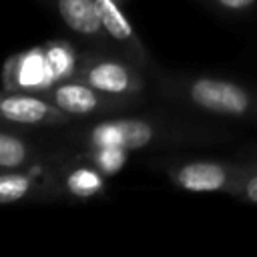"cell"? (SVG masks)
<instances>
[{
  "label": "cell",
  "instance_id": "cell-4",
  "mask_svg": "<svg viewBox=\"0 0 257 257\" xmlns=\"http://www.w3.org/2000/svg\"><path fill=\"white\" fill-rule=\"evenodd\" d=\"M62 20L80 34H96L102 28L96 0H58Z\"/></svg>",
  "mask_w": 257,
  "mask_h": 257
},
{
  "label": "cell",
  "instance_id": "cell-1",
  "mask_svg": "<svg viewBox=\"0 0 257 257\" xmlns=\"http://www.w3.org/2000/svg\"><path fill=\"white\" fill-rule=\"evenodd\" d=\"M191 98L199 106L221 114H243L249 106V96L243 88L227 80L201 78L191 86Z\"/></svg>",
  "mask_w": 257,
  "mask_h": 257
},
{
  "label": "cell",
  "instance_id": "cell-15",
  "mask_svg": "<svg viewBox=\"0 0 257 257\" xmlns=\"http://www.w3.org/2000/svg\"><path fill=\"white\" fill-rule=\"evenodd\" d=\"M225 8H233V10H241V8H245V6H249V4H253L255 0H219Z\"/></svg>",
  "mask_w": 257,
  "mask_h": 257
},
{
  "label": "cell",
  "instance_id": "cell-6",
  "mask_svg": "<svg viewBox=\"0 0 257 257\" xmlns=\"http://www.w3.org/2000/svg\"><path fill=\"white\" fill-rule=\"evenodd\" d=\"M128 70L116 62H100L88 72V82L96 90L118 94L128 88Z\"/></svg>",
  "mask_w": 257,
  "mask_h": 257
},
{
  "label": "cell",
  "instance_id": "cell-10",
  "mask_svg": "<svg viewBox=\"0 0 257 257\" xmlns=\"http://www.w3.org/2000/svg\"><path fill=\"white\" fill-rule=\"evenodd\" d=\"M66 185H68V189H70L74 195L86 197V195H94L96 191H100L102 179H100L98 173H94V171H90V169H78V171L70 173Z\"/></svg>",
  "mask_w": 257,
  "mask_h": 257
},
{
  "label": "cell",
  "instance_id": "cell-3",
  "mask_svg": "<svg viewBox=\"0 0 257 257\" xmlns=\"http://www.w3.org/2000/svg\"><path fill=\"white\" fill-rule=\"evenodd\" d=\"M177 181L187 191L209 193L217 191L225 185L227 173L223 167L215 163H189L177 173Z\"/></svg>",
  "mask_w": 257,
  "mask_h": 257
},
{
  "label": "cell",
  "instance_id": "cell-13",
  "mask_svg": "<svg viewBox=\"0 0 257 257\" xmlns=\"http://www.w3.org/2000/svg\"><path fill=\"white\" fill-rule=\"evenodd\" d=\"M46 64L50 72V80H56L64 76L72 66V56L64 46H54L46 52Z\"/></svg>",
  "mask_w": 257,
  "mask_h": 257
},
{
  "label": "cell",
  "instance_id": "cell-5",
  "mask_svg": "<svg viewBox=\"0 0 257 257\" xmlns=\"http://www.w3.org/2000/svg\"><path fill=\"white\" fill-rule=\"evenodd\" d=\"M0 110H2V116L4 118L12 120V122H22V124L40 122L50 112V108H48L46 102H42L40 98L28 96V94H12V96H6L0 102Z\"/></svg>",
  "mask_w": 257,
  "mask_h": 257
},
{
  "label": "cell",
  "instance_id": "cell-8",
  "mask_svg": "<svg viewBox=\"0 0 257 257\" xmlns=\"http://www.w3.org/2000/svg\"><path fill=\"white\" fill-rule=\"evenodd\" d=\"M98 16L102 20V28L116 40H126L133 36V26L114 4V0H96Z\"/></svg>",
  "mask_w": 257,
  "mask_h": 257
},
{
  "label": "cell",
  "instance_id": "cell-2",
  "mask_svg": "<svg viewBox=\"0 0 257 257\" xmlns=\"http://www.w3.org/2000/svg\"><path fill=\"white\" fill-rule=\"evenodd\" d=\"M153 139V128L145 120L137 118H120V120H110L94 126L92 131V143L96 149L100 147H116L124 151L133 149H143L151 143Z\"/></svg>",
  "mask_w": 257,
  "mask_h": 257
},
{
  "label": "cell",
  "instance_id": "cell-12",
  "mask_svg": "<svg viewBox=\"0 0 257 257\" xmlns=\"http://www.w3.org/2000/svg\"><path fill=\"white\" fill-rule=\"evenodd\" d=\"M26 157L24 145L12 135H0V165L4 169L18 167Z\"/></svg>",
  "mask_w": 257,
  "mask_h": 257
},
{
  "label": "cell",
  "instance_id": "cell-11",
  "mask_svg": "<svg viewBox=\"0 0 257 257\" xmlns=\"http://www.w3.org/2000/svg\"><path fill=\"white\" fill-rule=\"evenodd\" d=\"M30 189V181L24 175L6 173L0 177V203H14L22 199Z\"/></svg>",
  "mask_w": 257,
  "mask_h": 257
},
{
  "label": "cell",
  "instance_id": "cell-16",
  "mask_svg": "<svg viewBox=\"0 0 257 257\" xmlns=\"http://www.w3.org/2000/svg\"><path fill=\"white\" fill-rule=\"evenodd\" d=\"M245 193H247V197H249L253 203H257V175L249 179V183H247V187H245Z\"/></svg>",
  "mask_w": 257,
  "mask_h": 257
},
{
  "label": "cell",
  "instance_id": "cell-9",
  "mask_svg": "<svg viewBox=\"0 0 257 257\" xmlns=\"http://www.w3.org/2000/svg\"><path fill=\"white\" fill-rule=\"evenodd\" d=\"M18 80L22 86H38L42 82H52L46 56H42L38 50L24 56L20 62V70H18Z\"/></svg>",
  "mask_w": 257,
  "mask_h": 257
},
{
  "label": "cell",
  "instance_id": "cell-7",
  "mask_svg": "<svg viewBox=\"0 0 257 257\" xmlns=\"http://www.w3.org/2000/svg\"><path fill=\"white\" fill-rule=\"evenodd\" d=\"M54 100L64 112L72 114H86L98 104L96 94L84 84H62L54 92Z\"/></svg>",
  "mask_w": 257,
  "mask_h": 257
},
{
  "label": "cell",
  "instance_id": "cell-14",
  "mask_svg": "<svg viewBox=\"0 0 257 257\" xmlns=\"http://www.w3.org/2000/svg\"><path fill=\"white\" fill-rule=\"evenodd\" d=\"M126 161V151L116 147H100L96 153V163L104 173H116Z\"/></svg>",
  "mask_w": 257,
  "mask_h": 257
}]
</instances>
